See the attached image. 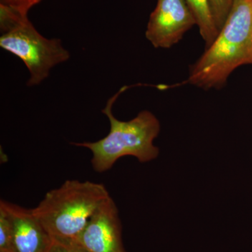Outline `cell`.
Wrapping results in <instances>:
<instances>
[{
	"instance_id": "cell-1",
	"label": "cell",
	"mask_w": 252,
	"mask_h": 252,
	"mask_svg": "<svg viewBox=\"0 0 252 252\" xmlns=\"http://www.w3.org/2000/svg\"><path fill=\"white\" fill-rule=\"evenodd\" d=\"M252 64V0H234L216 39L190 68L187 82L220 89L233 71Z\"/></svg>"
},
{
	"instance_id": "cell-2",
	"label": "cell",
	"mask_w": 252,
	"mask_h": 252,
	"mask_svg": "<svg viewBox=\"0 0 252 252\" xmlns=\"http://www.w3.org/2000/svg\"><path fill=\"white\" fill-rule=\"evenodd\" d=\"M127 89L128 86L122 87L109 99L102 110L110 124L107 135L96 142L72 143L91 151L93 168L99 173L110 170L119 158L126 156L135 157L140 162H147L157 158L159 154L154 141L160 132V124L154 114L142 111L128 122L119 120L113 114V104Z\"/></svg>"
},
{
	"instance_id": "cell-3",
	"label": "cell",
	"mask_w": 252,
	"mask_h": 252,
	"mask_svg": "<svg viewBox=\"0 0 252 252\" xmlns=\"http://www.w3.org/2000/svg\"><path fill=\"white\" fill-rule=\"evenodd\" d=\"M109 196L102 184L69 180L47 192L32 210L53 240H77L99 205Z\"/></svg>"
},
{
	"instance_id": "cell-4",
	"label": "cell",
	"mask_w": 252,
	"mask_h": 252,
	"mask_svg": "<svg viewBox=\"0 0 252 252\" xmlns=\"http://www.w3.org/2000/svg\"><path fill=\"white\" fill-rule=\"evenodd\" d=\"M0 46L26 64L31 77L27 85H39L49 76L51 68L70 57L61 39L41 35L28 18L1 33Z\"/></svg>"
},
{
	"instance_id": "cell-5",
	"label": "cell",
	"mask_w": 252,
	"mask_h": 252,
	"mask_svg": "<svg viewBox=\"0 0 252 252\" xmlns=\"http://www.w3.org/2000/svg\"><path fill=\"white\" fill-rule=\"evenodd\" d=\"M194 25L196 22L186 0H158L146 37L155 48L169 49L182 40Z\"/></svg>"
},
{
	"instance_id": "cell-6",
	"label": "cell",
	"mask_w": 252,
	"mask_h": 252,
	"mask_svg": "<svg viewBox=\"0 0 252 252\" xmlns=\"http://www.w3.org/2000/svg\"><path fill=\"white\" fill-rule=\"evenodd\" d=\"M77 240L88 252H126L119 210L111 196L99 205Z\"/></svg>"
},
{
	"instance_id": "cell-7",
	"label": "cell",
	"mask_w": 252,
	"mask_h": 252,
	"mask_svg": "<svg viewBox=\"0 0 252 252\" xmlns=\"http://www.w3.org/2000/svg\"><path fill=\"white\" fill-rule=\"evenodd\" d=\"M0 206L9 214L12 225L13 252H49L54 243L32 210L1 200Z\"/></svg>"
},
{
	"instance_id": "cell-8",
	"label": "cell",
	"mask_w": 252,
	"mask_h": 252,
	"mask_svg": "<svg viewBox=\"0 0 252 252\" xmlns=\"http://www.w3.org/2000/svg\"><path fill=\"white\" fill-rule=\"evenodd\" d=\"M189 9L198 26L200 35L206 44V48L212 44L218 35L217 28L210 0H186Z\"/></svg>"
},
{
	"instance_id": "cell-9",
	"label": "cell",
	"mask_w": 252,
	"mask_h": 252,
	"mask_svg": "<svg viewBox=\"0 0 252 252\" xmlns=\"http://www.w3.org/2000/svg\"><path fill=\"white\" fill-rule=\"evenodd\" d=\"M0 252L12 251V225L9 214L0 206Z\"/></svg>"
},
{
	"instance_id": "cell-10",
	"label": "cell",
	"mask_w": 252,
	"mask_h": 252,
	"mask_svg": "<svg viewBox=\"0 0 252 252\" xmlns=\"http://www.w3.org/2000/svg\"><path fill=\"white\" fill-rule=\"evenodd\" d=\"M212 14L219 31L221 29L228 18L234 0H210Z\"/></svg>"
},
{
	"instance_id": "cell-11",
	"label": "cell",
	"mask_w": 252,
	"mask_h": 252,
	"mask_svg": "<svg viewBox=\"0 0 252 252\" xmlns=\"http://www.w3.org/2000/svg\"><path fill=\"white\" fill-rule=\"evenodd\" d=\"M49 252H88L77 240H54Z\"/></svg>"
},
{
	"instance_id": "cell-12",
	"label": "cell",
	"mask_w": 252,
	"mask_h": 252,
	"mask_svg": "<svg viewBox=\"0 0 252 252\" xmlns=\"http://www.w3.org/2000/svg\"><path fill=\"white\" fill-rule=\"evenodd\" d=\"M0 4L16 10L21 14L28 15V12L34 5L40 2L41 0H0Z\"/></svg>"
}]
</instances>
